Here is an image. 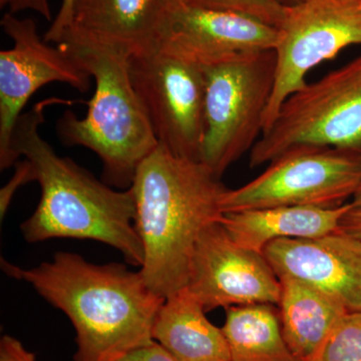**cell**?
Masks as SVG:
<instances>
[{"instance_id":"cell-11","label":"cell","mask_w":361,"mask_h":361,"mask_svg":"<svg viewBox=\"0 0 361 361\" xmlns=\"http://www.w3.org/2000/svg\"><path fill=\"white\" fill-rule=\"evenodd\" d=\"M187 288L206 311L232 306L278 305L281 282L264 255L240 246L219 221L201 233Z\"/></svg>"},{"instance_id":"cell-12","label":"cell","mask_w":361,"mask_h":361,"mask_svg":"<svg viewBox=\"0 0 361 361\" xmlns=\"http://www.w3.org/2000/svg\"><path fill=\"white\" fill-rule=\"evenodd\" d=\"M278 39L277 27L246 14L180 4L166 9L159 49L204 68L274 51Z\"/></svg>"},{"instance_id":"cell-9","label":"cell","mask_w":361,"mask_h":361,"mask_svg":"<svg viewBox=\"0 0 361 361\" xmlns=\"http://www.w3.org/2000/svg\"><path fill=\"white\" fill-rule=\"evenodd\" d=\"M130 75L159 144L180 158L200 161L205 137L201 66L157 49L132 56Z\"/></svg>"},{"instance_id":"cell-13","label":"cell","mask_w":361,"mask_h":361,"mask_svg":"<svg viewBox=\"0 0 361 361\" xmlns=\"http://www.w3.org/2000/svg\"><path fill=\"white\" fill-rule=\"evenodd\" d=\"M278 278L314 287L361 312V241L341 231L311 239H278L263 250Z\"/></svg>"},{"instance_id":"cell-1","label":"cell","mask_w":361,"mask_h":361,"mask_svg":"<svg viewBox=\"0 0 361 361\" xmlns=\"http://www.w3.org/2000/svg\"><path fill=\"white\" fill-rule=\"evenodd\" d=\"M1 267L70 318L75 361H118L154 341V323L165 299L127 266L94 264L78 254L59 252L32 269L4 259Z\"/></svg>"},{"instance_id":"cell-10","label":"cell","mask_w":361,"mask_h":361,"mask_svg":"<svg viewBox=\"0 0 361 361\" xmlns=\"http://www.w3.org/2000/svg\"><path fill=\"white\" fill-rule=\"evenodd\" d=\"M4 32L13 39L11 49L0 51V169L18 161L13 149L14 129L28 99L44 85L61 82L80 92L90 87V75L61 49L39 37L32 18L4 14Z\"/></svg>"},{"instance_id":"cell-14","label":"cell","mask_w":361,"mask_h":361,"mask_svg":"<svg viewBox=\"0 0 361 361\" xmlns=\"http://www.w3.org/2000/svg\"><path fill=\"white\" fill-rule=\"evenodd\" d=\"M166 9L163 0H73L61 37L114 47L132 58L159 49Z\"/></svg>"},{"instance_id":"cell-25","label":"cell","mask_w":361,"mask_h":361,"mask_svg":"<svg viewBox=\"0 0 361 361\" xmlns=\"http://www.w3.org/2000/svg\"><path fill=\"white\" fill-rule=\"evenodd\" d=\"M73 0H63L59 13L54 20L51 27L44 35L47 42H56L58 44L63 32L68 27L71 23V11Z\"/></svg>"},{"instance_id":"cell-17","label":"cell","mask_w":361,"mask_h":361,"mask_svg":"<svg viewBox=\"0 0 361 361\" xmlns=\"http://www.w3.org/2000/svg\"><path fill=\"white\" fill-rule=\"evenodd\" d=\"M279 317L287 345L300 361H312L349 311L324 292L293 278H279Z\"/></svg>"},{"instance_id":"cell-8","label":"cell","mask_w":361,"mask_h":361,"mask_svg":"<svg viewBox=\"0 0 361 361\" xmlns=\"http://www.w3.org/2000/svg\"><path fill=\"white\" fill-rule=\"evenodd\" d=\"M278 30L274 89L263 133L287 97L307 84L311 70L351 45H361V0H306L287 7Z\"/></svg>"},{"instance_id":"cell-6","label":"cell","mask_w":361,"mask_h":361,"mask_svg":"<svg viewBox=\"0 0 361 361\" xmlns=\"http://www.w3.org/2000/svg\"><path fill=\"white\" fill-rule=\"evenodd\" d=\"M299 146L361 153V54L287 97L252 148L250 167Z\"/></svg>"},{"instance_id":"cell-2","label":"cell","mask_w":361,"mask_h":361,"mask_svg":"<svg viewBox=\"0 0 361 361\" xmlns=\"http://www.w3.org/2000/svg\"><path fill=\"white\" fill-rule=\"evenodd\" d=\"M71 103L56 97L44 99L16 123L14 154L32 163L42 189L39 205L21 224V233L28 243L54 238L102 242L120 251L130 265L142 267L144 248L135 229L132 189H111L71 159L59 157L40 135L47 106Z\"/></svg>"},{"instance_id":"cell-18","label":"cell","mask_w":361,"mask_h":361,"mask_svg":"<svg viewBox=\"0 0 361 361\" xmlns=\"http://www.w3.org/2000/svg\"><path fill=\"white\" fill-rule=\"evenodd\" d=\"M221 329L231 361H300L287 345L279 312L271 304L226 308Z\"/></svg>"},{"instance_id":"cell-7","label":"cell","mask_w":361,"mask_h":361,"mask_svg":"<svg viewBox=\"0 0 361 361\" xmlns=\"http://www.w3.org/2000/svg\"><path fill=\"white\" fill-rule=\"evenodd\" d=\"M361 183V153L299 146L270 161L257 178L227 189L221 212L281 206L336 208L353 200Z\"/></svg>"},{"instance_id":"cell-28","label":"cell","mask_w":361,"mask_h":361,"mask_svg":"<svg viewBox=\"0 0 361 361\" xmlns=\"http://www.w3.org/2000/svg\"><path fill=\"white\" fill-rule=\"evenodd\" d=\"M277 2H279L280 4H282L283 6L291 7L294 6H297V4H302V2L306 1V0H276Z\"/></svg>"},{"instance_id":"cell-26","label":"cell","mask_w":361,"mask_h":361,"mask_svg":"<svg viewBox=\"0 0 361 361\" xmlns=\"http://www.w3.org/2000/svg\"><path fill=\"white\" fill-rule=\"evenodd\" d=\"M339 231L361 241V208H355L351 205L348 212L342 218Z\"/></svg>"},{"instance_id":"cell-3","label":"cell","mask_w":361,"mask_h":361,"mask_svg":"<svg viewBox=\"0 0 361 361\" xmlns=\"http://www.w3.org/2000/svg\"><path fill=\"white\" fill-rule=\"evenodd\" d=\"M130 188L145 254L140 273L166 299L187 286L197 241L222 215L227 188L205 164L176 156L161 144L137 168Z\"/></svg>"},{"instance_id":"cell-22","label":"cell","mask_w":361,"mask_h":361,"mask_svg":"<svg viewBox=\"0 0 361 361\" xmlns=\"http://www.w3.org/2000/svg\"><path fill=\"white\" fill-rule=\"evenodd\" d=\"M118 361H180L156 341L130 351Z\"/></svg>"},{"instance_id":"cell-16","label":"cell","mask_w":361,"mask_h":361,"mask_svg":"<svg viewBox=\"0 0 361 361\" xmlns=\"http://www.w3.org/2000/svg\"><path fill=\"white\" fill-rule=\"evenodd\" d=\"M153 338L180 361H231L222 329L207 318L203 304L187 287L161 304Z\"/></svg>"},{"instance_id":"cell-5","label":"cell","mask_w":361,"mask_h":361,"mask_svg":"<svg viewBox=\"0 0 361 361\" xmlns=\"http://www.w3.org/2000/svg\"><path fill=\"white\" fill-rule=\"evenodd\" d=\"M205 137L201 161L217 176L260 139L274 89V51L252 52L202 68Z\"/></svg>"},{"instance_id":"cell-19","label":"cell","mask_w":361,"mask_h":361,"mask_svg":"<svg viewBox=\"0 0 361 361\" xmlns=\"http://www.w3.org/2000/svg\"><path fill=\"white\" fill-rule=\"evenodd\" d=\"M312 361H361V312H348Z\"/></svg>"},{"instance_id":"cell-20","label":"cell","mask_w":361,"mask_h":361,"mask_svg":"<svg viewBox=\"0 0 361 361\" xmlns=\"http://www.w3.org/2000/svg\"><path fill=\"white\" fill-rule=\"evenodd\" d=\"M184 4L246 14L277 28L283 23L287 8L276 0H185Z\"/></svg>"},{"instance_id":"cell-29","label":"cell","mask_w":361,"mask_h":361,"mask_svg":"<svg viewBox=\"0 0 361 361\" xmlns=\"http://www.w3.org/2000/svg\"><path fill=\"white\" fill-rule=\"evenodd\" d=\"M164 4H165L166 8H172L179 6L180 4H184L185 0H163Z\"/></svg>"},{"instance_id":"cell-4","label":"cell","mask_w":361,"mask_h":361,"mask_svg":"<svg viewBox=\"0 0 361 361\" xmlns=\"http://www.w3.org/2000/svg\"><path fill=\"white\" fill-rule=\"evenodd\" d=\"M61 49L77 59L96 82L85 118L71 111L56 130L68 147H84L103 163L104 183L129 189L137 168L159 146L146 111L133 87L129 54L106 45L63 35Z\"/></svg>"},{"instance_id":"cell-15","label":"cell","mask_w":361,"mask_h":361,"mask_svg":"<svg viewBox=\"0 0 361 361\" xmlns=\"http://www.w3.org/2000/svg\"><path fill=\"white\" fill-rule=\"evenodd\" d=\"M351 203L322 208L314 206H281L223 213L219 223L240 246L263 253L278 239H311L338 231Z\"/></svg>"},{"instance_id":"cell-24","label":"cell","mask_w":361,"mask_h":361,"mask_svg":"<svg viewBox=\"0 0 361 361\" xmlns=\"http://www.w3.org/2000/svg\"><path fill=\"white\" fill-rule=\"evenodd\" d=\"M1 7H9V13H16L23 11H33L44 16L45 20H51L49 0H0Z\"/></svg>"},{"instance_id":"cell-21","label":"cell","mask_w":361,"mask_h":361,"mask_svg":"<svg viewBox=\"0 0 361 361\" xmlns=\"http://www.w3.org/2000/svg\"><path fill=\"white\" fill-rule=\"evenodd\" d=\"M33 180H35V175L32 163L26 159L21 161H18L16 164V172H14L13 178L0 191V217L1 219H4L6 216L14 194L16 193L18 188L33 182Z\"/></svg>"},{"instance_id":"cell-23","label":"cell","mask_w":361,"mask_h":361,"mask_svg":"<svg viewBox=\"0 0 361 361\" xmlns=\"http://www.w3.org/2000/svg\"><path fill=\"white\" fill-rule=\"evenodd\" d=\"M0 361H37V357L16 337L4 336L0 339Z\"/></svg>"},{"instance_id":"cell-27","label":"cell","mask_w":361,"mask_h":361,"mask_svg":"<svg viewBox=\"0 0 361 361\" xmlns=\"http://www.w3.org/2000/svg\"><path fill=\"white\" fill-rule=\"evenodd\" d=\"M350 203L355 208H361V183L355 196H353V200L350 201Z\"/></svg>"}]
</instances>
